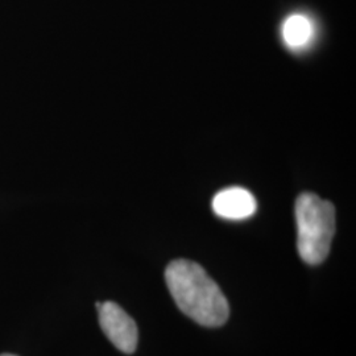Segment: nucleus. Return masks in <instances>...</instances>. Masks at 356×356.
Returning a JSON list of instances; mask_svg holds the SVG:
<instances>
[{
    "instance_id": "1",
    "label": "nucleus",
    "mask_w": 356,
    "mask_h": 356,
    "mask_svg": "<svg viewBox=\"0 0 356 356\" xmlns=\"http://www.w3.org/2000/svg\"><path fill=\"white\" fill-rule=\"evenodd\" d=\"M165 281L178 309L206 327H219L227 322L229 306L216 281L200 264L178 259L165 269Z\"/></svg>"
},
{
    "instance_id": "2",
    "label": "nucleus",
    "mask_w": 356,
    "mask_h": 356,
    "mask_svg": "<svg viewBox=\"0 0 356 356\" xmlns=\"http://www.w3.org/2000/svg\"><path fill=\"white\" fill-rule=\"evenodd\" d=\"M297 250L309 266H318L330 252L335 234V207L314 193H302L296 201Z\"/></svg>"
},
{
    "instance_id": "3",
    "label": "nucleus",
    "mask_w": 356,
    "mask_h": 356,
    "mask_svg": "<svg viewBox=\"0 0 356 356\" xmlns=\"http://www.w3.org/2000/svg\"><path fill=\"white\" fill-rule=\"evenodd\" d=\"M99 313V323L104 335L118 350L124 354H132L138 347L139 331L135 321L115 302H102Z\"/></svg>"
},
{
    "instance_id": "4",
    "label": "nucleus",
    "mask_w": 356,
    "mask_h": 356,
    "mask_svg": "<svg viewBox=\"0 0 356 356\" xmlns=\"http://www.w3.org/2000/svg\"><path fill=\"white\" fill-rule=\"evenodd\" d=\"M257 204L251 191L232 186L216 193L213 198V211L229 220H242L254 216Z\"/></svg>"
},
{
    "instance_id": "5",
    "label": "nucleus",
    "mask_w": 356,
    "mask_h": 356,
    "mask_svg": "<svg viewBox=\"0 0 356 356\" xmlns=\"http://www.w3.org/2000/svg\"><path fill=\"white\" fill-rule=\"evenodd\" d=\"M281 32L288 48L293 51H301L310 44L314 36V26L305 15L294 13L286 17Z\"/></svg>"
},
{
    "instance_id": "6",
    "label": "nucleus",
    "mask_w": 356,
    "mask_h": 356,
    "mask_svg": "<svg viewBox=\"0 0 356 356\" xmlns=\"http://www.w3.org/2000/svg\"><path fill=\"white\" fill-rule=\"evenodd\" d=\"M0 356H16V355H13V354H1V355Z\"/></svg>"
}]
</instances>
